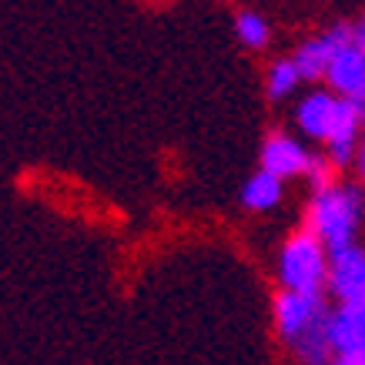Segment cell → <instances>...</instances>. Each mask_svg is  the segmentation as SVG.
<instances>
[{"mask_svg": "<svg viewBox=\"0 0 365 365\" xmlns=\"http://www.w3.org/2000/svg\"><path fill=\"white\" fill-rule=\"evenodd\" d=\"M362 208H365L362 191L352 188V185H335L332 181L329 188L315 191V198L309 205V228L325 242L329 255L355 245Z\"/></svg>", "mask_w": 365, "mask_h": 365, "instance_id": "1", "label": "cell"}, {"mask_svg": "<svg viewBox=\"0 0 365 365\" xmlns=\"http://www.w3.org/2000/svg\"><path fill=\"white\" fill-rule=\"evenodd\" d=\"M278 282L282 288H295V292H322L329 285V248L312 228L295 232L282 245Z\"/></svg>", "mask_w": 365, "mask_h": 365, "instance_id": "2", "label": "cell"}, {"mask_svg": "<svg viewBox=\"0 0 365 365\" xmlns=\"http://www.w3.org/2000/svg\"><path fill=\"white\" fill-rule=\"evenodd\" d=\"M329 315L322 292H295V288H282L275 299V329L282 335V342H295L299 335H305L322 319Z\"/></svg>", "mask_w": 365, "mask_h": 365, "instance_id": "3", "label": "cell"}, {"mask_svg": "<svg viewBox=\"0 0 365 365\" xmlns=\"http://www.w3.org/2000/svg\"><path fill=\"white\" fill-rule=\"evenodd\" d=\"M332 352L342 365H359L365 355V302H342L329 315Z\"/></svg>", "mask_w": 365, "mask_h": 365, "instance_id": "4", "label": "cell"}, {"mask_svg": "<svg viewBox=\"0 0 365 365\" xmlns=\"http://www.w3.org/2000/svg\"><path fill=\"white\" fill-rule=\"evenodd\" d=\"M362 104L355 98H345L339 94L335 98V111H332V128H329V161L335 168L349 165L355 158V138H359V128H362Z\"/></svg>", "mask_w": 365, "mask_h": 365, "instance_id": "5", "label": "cell"}, {"mask_svg": "<svg viewBox=\"0 0 365 365\" xmlns=\"http://www.w3.org/2000/svg\"><path fill=\"white\" fill-rule=\"evenodd\" d=\"M329 288L339 302H365V252L359 245L329 255Z\"/></svg>", "mask_w": 365, "mask_h": 365, "instance_id": "6", "label": "cell"}, {"mask_svg": "<svg viewBox=\"0 0 365 365\" xmlns=\"http://www.w3.org/2000/svg\"><path fill=\"white\" fill-rule=\"evenodd\" d=\"M352 41H355V27L339 24V27H332V31H325L322 37H315V41H309V44H302L299 51H295V64H299V71H302V81L325 78L329 61H332L345 44H352Z\"/></svg>", "mask_w": 365, "mask_h": 365, "instance_id": "7", "label": "cell"}, {"mask_svg": "<svg viewBox=\"0 0 365 365\" xmlns=\"http://www.w3.org/2000/svg\"><path fill=\"white\" fill-rule=\"evenodd\" d=\"M312 155L305 151V144L295 141L292 134H268V141L262 144V168H268L278 178H299L309 175Z\"/></svg>", "mask_w": 365, "mask_h": 365, "instance_id": "8", "label": "cell"}, {"mask_svg": "<svg viewBox=\"0 0 365 365\" xmlns=\"http://www.w3.org/2000/svg\"><path fill=\"white\" fill-rule=\"evenodd\" d=\"M325 81L335 88V94L359 98L365 88V51L359 44H345L325 67Z\"/></svg>", "mask_w": 365, "mask_h": 365, "instance_id": "9", "label": "cell"}, {"mask_svg": "<svg viewBox=\"0 0 365 365\" xmlns=\"http://www.w3.org/2000/svg\"><path fill=\"white\" fill-rule=\"evenodd\" d=\"M332 111H335V98L329 91H315L299 104L295 111V124H299L302 134H309L315 141H325L329 138V128H332Z\"/></svg>", "mask_w": 365, "mask_h": 365, "instance_id": "10", "label": "cell"}, {"mask_svg": "<svg viewBox=\"0 0 365 365\" xmlns=\"http://www.w3.org/2000/svg\"><path fill=\"white\" fill-rule=\"evenodd\" d=\"M282 195H285V178L272 175L268 168L255 171L242 188V205L248 211H272L282 205Z\"/></svg>", "mask_w": 365, "mask_h": 365, "instance_id": "11", "label": "cell"}, {"mask_svg": "<svg viewBox=\"0 0 365 365\" xmlns=\"http://www.w3.org/2000/svg\"><path fill=\"white\" fill-rule=\"evenodd\" d=\"M332 315V312H329ZM329 315H322L315 325H312L305 335H299L295 342H292V349H295V355H299L302 362H329V359H335L332 352V335H329Z\"/></svg>", "mask_w": 365, "mask_h": 365, "instance_id": "12", "label": "cell"}, {"mask_svg": "<svg viewBox=\"0 0 365 365\" xmlns=\"http://www.w3.org/2000/svg\"><path fill=\"white\" fill-rule=\"evenodd\" d=\"M299 84H302V71H299V64H295V57H288V61H275V64L268 67L265 88H268V98L272 101L288 98Z\"/></svg>", "mask_w": 365, "mask_h": 365, "instance_id": "13", "label": "cell"}, {"mask_svg": "<svg viewBox=\"0 0 365 365\" xmlns=\"http://www.w3.org/2000/svg\"><path fill=\"white\" fill-rule=\"evenodd\" d=\"M235 34H238V41H242L245 47H252V51H262V47L272 41V27H268V21L255 11H242L238 17H235Z\"/></svg>", "mask_w": 365, "mask_h": 365, "instance_id": "14", "label": "cell"}, {"mask_svg": "<svg viewBox=\"0 0 365 365\" xmlns=\"http://www.w3.org/2000/svg\"><path fill=\"white\" fill-rule=\"evenodd\" d=\"M309 181H312V188L319 191V188H329L332 185V168H329V161H322V158H312V165H309Z\"/></svg>", "mask_w": 365, "mask_h": 365, "instance_id": "15", "label": "cell"}, {"mask_svg": "<svg viewBox=\"0 0 365 365\" xmlns=\"http://www.w3.org/2000/svg\"><path fill=\"white\" fill-rule=\"evenodd\" d=\"M355 44H359V47L365 51V17H362V24L355 27Z\"/></svg>", "mask_w": 365, "mask_h": 365, "instance_id": "16", "label": "cell"}, {"mask_svg": "<svg viewBox=\"0 0 365 365\" xmlns=\"http://www.w3.org/2000/svg\"><path fill=\"white\" fill-rule=\"evenodd\" d=\"M359 168H362V178H365V148H362V155H359Z\"/></svg>", "mask_w": 365, "mask_h": 365, "instance_id": "17", "label": "cell"}, {"mask_svg": "<svg viewBox=\"0 0 365 365\" xmlns=\"http://www.w3.org/2000/svg\"><path fill=\"white\" fill-rule=\"evenodd\" d=\"M355 101H359V104H362V111H365V88H362V94H359V98H355Z\"/></svg>", "mask_w": 365, "mask_h": 365, "instance_id": "18", "label": "cell"}]
</instances>
